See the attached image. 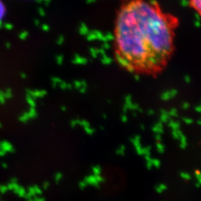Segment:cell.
I'll return each instance as SVG.
<instances>
[{"label": "cell", "instance_id": "6da1fadb", "mask_svg": "<svg viewBox=\"0 0 201 201\" xmlns=\"http://www.w3.org/2000/svg\"><path fill=\"white\" fill-rule=\"evenodd\" d=\"M179 25L177 16L154 0H125L114 27L116 61L130 73L159 75L174 55Z\"/></svg>", "mask_w": 201, "mask_h": 201}, {"label": "cell", "instance_id": "7a4b0ae2", "mask_svg": "<svg viewBox=\"0 0 201 201\" xmlns=\"http://www.w3.org/2000/svg\"><path fill=\"white\" fill-rule=\"evenodd\" d=\"M189 7L201 18V0H186Z\"/></svg>", "mask_w": 201, "mask_h": 201}, {"label": "cell", "instance_id": "3957f363", "mask_svg": "<svg viewBox=\"0 0 201 201\" xmlns=\"http://www.w3.org/2000/svg\"><path fill=\"white\" fill-rule=\"evenodd\" d=\"M4 6L2 5V2L0 1V20H1L2 18L3 15H4Z\"/></svg>", "mask_w": 201, "mask_h": 201}]
</instances>
